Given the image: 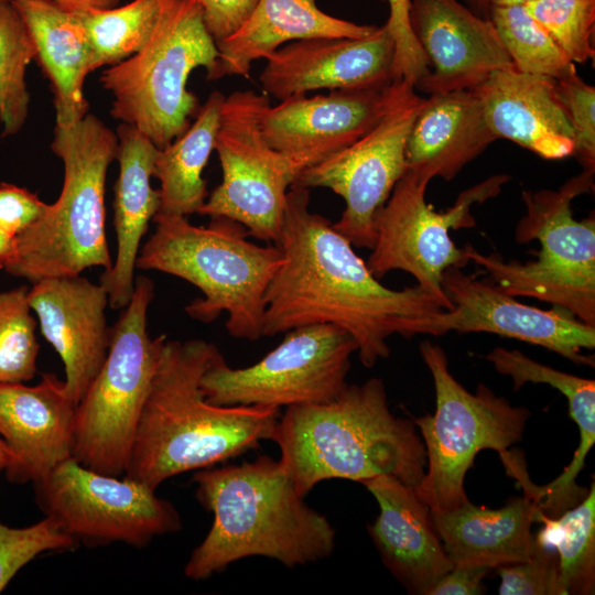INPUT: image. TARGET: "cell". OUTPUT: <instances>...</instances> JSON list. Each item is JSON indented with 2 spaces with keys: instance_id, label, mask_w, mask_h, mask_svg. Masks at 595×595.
I'll use <instances>...</instances> for the list:
<instances>
[{
  "instance_id": "obj_27",
  "label": "cell",
  "mask_w": 595,
  "mask_h": 595,
  "mask_svg": "<svg viewBox=\"0 0 595 595\" xmlns=\"http://www.w3.org/2000/svg\"><path fill=\"white\" fill-rule=\"evenodd\" d=\"M527 496L489 509L469 499L462 506L432 512L434 528L454 565L496 569L528 560L537 547L531 527L539 513Z\"/></svg>"
},
{
  "instance_id": "obj_35",
  "label": "cell",
  "mask_w": 595,
  "mask_h": 595,
  "mask_svg": "<svg viewBox=\"0 0 595 595\" xmlns=\"http://www.w3.org/2000/svg\"><path fill=\"white\" fill-rule=\"evenodd\" d=\"M524 7L574 64L594 60L595 0H532Z\"/></svg>"
},
{
  "instance_id": "obj_37",
  "label": "cell",
  "mask_w": 595,
  "mask_h": 595,
  "mask_svg": "<svg viewBox=\"0 0 595 595\" xmlns=\"http://www.w3.org/2000/svg\"><path fill=\"white\" fill-rule=\"evenodd\" d=\"M556 91L574 131V153L584 170L595 171V87L577 73L555 79Z\"/></svg>"
},
{
  "instance_id": "obj_47",
  "label": "cell",
  "mask_w": 595,
  "mask_h": 595,
  "mask_svg": "<svg viewBox=\"0 0 595 595\" xmlns=\"http://www.w3.org/2000/svg\"><path fill=\"white\" fill-rule=\"evenodd\" d=\"M532 0H488L490 7H507L516 4H526Z\"/></svg>"
},
{
  "instance_id": "obj_43",
  "label": "cell",
  "mask_w": 595,
  "mask_h": 595,
  "mask_svg": "<svg viewBox=\"0 0 595 595\" xmlns=\"http://www.w3.org/2000/svg\"><path fill=\"white\" fill-rule=\"evenodd\" d=\"M13 0H0L11 2ZM68 10H87L116 7L120 0H53Z\"/></svg>"
},
{
  "instance_id": "obj_10",
  "label": "cell",
  "mask_w": 595,
  "mask_h": 595,
  "mask_svg": "<svg viewBox=\"0 0 595 595\" xmlns=\"http://www.w3.org/2000/svg\"><path fill=\"white\" fill-rule=\"evenodd\" d=\"M420 353L433 378L436 408L414 420L426 454L425 474L414 491L430 511H450L468 500L464 482L476 455L483 450L501 454L519 442L530 411L484 385L475 393L466 390L439 345L424 340Z\"/></svg>"
},
{
  "instance_id": "obj_33",
  "label": "cell",
  "mask_w": 595,
  "mask_h": 595,
  "mask_svg": "<svg viewBox=\"0 0 595 595\" xmlns=\"http://www.w3.org/2000/svg\"><path fill=\"white\" fill-rule=\"evenodd\" d=\"M35 48L12 2H0V123L2 136H14L29 116L30 93L25 74Z\"/></svg>"
},
{
  "instance_id": "obj_30",
  "label": "cell",
  "mask_w": 595,
  "mask_h": 595,
  "mask_svg": "<svg viewBox=\"0 0 595 595\" xmlns=\"http://www.w3.org/2000/svg\"><path fill=\"white\" fill-rule=\"evenodd\" d=\"M544 524L536 539L555 549L563 595H591L595 591V484L584 499L551 518L539 511Z\"/></svg>"
},
{
  "instance_id": "obj_1",
  "label": "cell",
  "mask_w": 595,
  "mask_h": 595,
  "mask_svg": "<svg viewBox=\"0 0 595 595\" xmlns=\"http://www.w3.org/2000/svg\"><path fill=\"white\" fill-rule=\"evenodd\" d=\"M310 190L291 185L281 238L284 260L266 294L263 336L331 324L357 344L361 364L389 356L388 338L413 336L414 323L451 306L420 285H382L350 241L312 213Z\"/></svg>"
},
{
  "instance_id": "obj_26",
  "label": "cell",
  "mask_w": 595,
  "mask_h": 595,
  "mask_svg": "<svg viewBox=\"0 0 595 595\" xmlns=\"http://www.w3.org/2000/svg\"><path fill=\"white\" fill-rule=\"evenodd\" d=\"M376 28L331 15L316 0H258L240 28L216 43L218 56L207 78H248L255 61L266 60L286 42L316 36L357 39Z\"/></svg>"
},
{
  "instance_id": "obj_32",
  "label": "cell",
  "mask_w": 595,
  "mask_h": 595,
  "mask_svg": "<svg viewBox=\"0 0 595 595\" xmlns=\"http://www.w3.org/2000/svg\"><path fill=\"white\" fill-rule=\"evenodd\" d=\"M488 19L516 71L553 79L576 74L575 64L524 4L490 7Z\"/></svg>"
},
{
  "instance_id": "obj_44",
  "label": "cell",
  "mask_w": 595,
  "mask_h": 595,
  "mask_svg": "<svg viewBox=\"0 0 595 595\" xmlns=\"http://www.w3.org/2000/svg\"><path fill=\"white\" fill-rule=\"evenodd\" d=\"M17 240L0 228V269L6 270L15 259Z\"/></svg>"
},
{
  "instance_id": "obj_15",
  "label": "cell",
  "mask_w": 595,
  "mask_h": 595,
  "mask_svg": "<svg viewBox=\"0 0 595 595\" xmlns=\"http://www.w3.org/2000/svg\"><path fill=\"white\" fill-rule=\"evenodd\" d=\"M425 100L407 90L361 138L300 172L292 185L326 187L345 201L334 228L355 247L372 249L375 219L407 170L405 144Z\"/></svg>"
},
{
  "instance_id": "obj_31",
  "label": "cell",
  "mask_w": 595,
  "mask_h": 595,
  "mask_svg": "<svg viewBox=\"0 0 595 595\" xmlns=\"http://www.w3.org/2000/svg\"><path fill=\"white\" fill-rule=\"evenodd\" d=\"M74 11L89 41L94 72L125 61L145 45L160 14V0Z\"/></svg>"
},
{
  "instance_id": "obj_13",
  "label": "cell",
  "mask_w": 595,
  "mask_h": 595,
  "mask_svg": "<svg viewBox=\"0 0 595 595\" xmlns=\"http://www.w3.org/2000/svg\"><path fill=\"white\" fill-rule=\"evenodd\" d=\"M509 180L507 174L491 175L463 191L448 209L436 212L425 201L430 181L407 169L376 216L369 270L377 278L392 270L408 272L418 285L452 307L441 285L442 275L450 268L465 267L469 260L450 231L474 227L472 206L498 195Z\"/></svg>"
},
{
  "instance_id": "obj_42",
  "label": "cell",
  "mask_w": 595,
  "mask_h": 595,
  "mask_svg": "<svg viewBox=\"0 0 595 595\" xmlns=\"http://www.w3.org/2000/svg\"><path fill=\"white\" fill-rule=\"evenodd\" d=\"M487 567L454 565L441 576L426 595H477L485 592L483 580Z\"/></svg>"
},
{
  "instance_id": "obj_14",
  "label": "cell",
  "mask_w": 595,
  "mask_h": 595,
  "mask_svg": "<svg viewBox=\"0 0 595 595\" xmlns=\"http://www.w3.org/2000/svg\"><path fill=\"white\" fill-rule=\"evenodd\" d=\"M34 488L44 513L77 541L140 548L182 528L174 506L155 489L126 476L98 473L74 457L35 482Z\"/></svg>"
},
{
  "instance_id": "obj_6",
  "label": "cell",
  "mask_w": 595,
  "mask_h": 595,
  "mask_svg": "<svg viewBox=\"0 0 595 595\" xmlns=\"http://www.w3.org/2000/svg\"><path fill=\"white\" fill-rule=\"evenodd\" d=\"M117 145V134L94 115L72 126L55 125L51 149L63 162L61 194L15 238L17 256L6 272L34 283L79 275L91 267L110 269L105 187Z\"/></svg>"
},
{
  "instance_id": "obj_2",
  "label": "cell",
  "mask_w": 595,
  "mask_h": 595,
  "mask_svg": "<svg viewBox=\"0 0 595 595\" xmlns=\"http://www.w3.org/2000/svg\"><path fill=\"white\" fill-rule=\"evenodd\" d=\"M220 354L204 339H164L123 476L156 489L272 440L280 409L206 400L201 380Z\"/></svg>"
},
{
  "instance_id": "obj_18",
  "label": "cell",
  "mask_w": 595,
  "mask_h": 595,
  "mask_svg": "<svg viewBox=\"0 0 595 595\" xmlns=\"http://www.w3.org/2000/svg\"><path fill=\"white\" fill-rule=\"evenodd\" d=\"M396 45L385 23L370 34L316 36L290 42L270 54L259 76L279 101L318 89H369L394 80Z\"/></svg>"
},
{
  "instance_id": "obj_12",
  "label": "cell",
  "mask_w": 595,
  "mask_h": 595,
  "mask_svg": "<svg viewBox=\"0 0 595 595\" xmlns=\"http://www.w3.org/2000/svg\"><path fill=\"white\" fill-rule=\"evenodd\" d=\"M269 104L267 94L253 90L225 97L214 145L223 181L197 214L230 218L250 237L278 245L296 171L262 133L260 119Z\"/></svg>"
},
{
  "instance_id": "obj_9",
  "label": "cell",
  "mask_w": 595,
  "mask_h": 595,
  "mask_svg": "<svg viewBox=\"0 0 595 595\" xmlns=\"http://www.w3.org/2000/svg\"><path fill=\"white\" fill-rule=\"evenodd\" d=\"M153 282L143 275L110 328L106 359L75 412L73 457L101 474L123 476L162 343L148 333Z\"/></svg>"
},
{
  "instance_id": "obj_41",
  "label": "cell",
  "mask_w": 595,
  "mask_h": 595,
  "mask_svg": "<svg viewBox=\"0 0 595 595\" xmlns=\"http://www.w3.org/2000/svg\"><path fill=\"white\" fill-rule=\"evenodd\" d=\"M204 22L216 43L236 32L252 12L258 0H197Z\"/></svg>"
},
{
  "instance_id": "obj_11",
  "label": "cell",
  "mask_w": 595,
  "mask_h": 595,
  "mask_svg": "<svg viewBox=\"0 0 595 595\" xmlns=\"http://www.w3.org/2000/svg\"><path fill=\"white\" fill-rule=\"evenodd\" d=\"M355 339L331 324L299 326L256 364L230 367L223 354L204 372L201 387L217 405H258L280 409L324 403L347 386Z\"/></svg>"
},
{
  "instance_id": "obj_22",
  "label": "cell",
  "mask_w": 595,
  "mask_h": 595,
  "mask_svg": "<svg viewBox=\"0 0 595 595\" xmlns=\"http://www.w3.org/2000/svg\"><path fill=\"white\" fill-rule=\"evenodd\" d=\"M472 90L496 139L512 141L548 160L573 155L574 131L555 79L511 67L494 71Z\"/></svg>"
},
{
  "instance_id": "obj_3",
  "label": "cell",
  "mask_w": 595,
  "mask_h": 595,
  "mask_svg": "<svg viewBox=\"0 0 595 595\" xmlns=\"http://www.w3.org/2000/svg\"><path fill=\"white\" fill-rule=\"evenodd\" d=\"M199 504L214 516L184 574L206 580L231 563L264 556L286 567L329 556L335 529L304 501L283 464L269 456L201 469L193 477Z\"/></svg>"
},
{
  "instance_id": "obj_23",
  "label": "cell",
  "mask_w": 595,
  "mask_h": 595,
  "mask_svg": "<svg viewBox=\"0 0 595 595\" xmlns=\"http://www.w3.org/2000/svg\"><path fill=\"white\" fill-rule=\"evenodd\" d=\"M379 506L369 534L387 569L411 592L426 595L454 563L414 488L381 475L361 483Z\"/></svg>"
},
{
  "instance_id": "obj_34",
  "label": "cell",
  "mask_w": 595,
  "mask_h": 595,
  "mask_svg": "<svg viewBox=\"0 0 595 595\" xmlns=\"http://www.w3.org/2000/svg\"><path fill=\"white\" fill-rule=\"evenodd\" d=\"M29 286L0 291V383L26 382L36 374L40 345Z\"/></svg>"
},
{
  "instance_id": "obj_17",
  "label": "cell",
  "mask_w": 595,
  "mask_h": 595,
  "mask_svg": "<svg viewBox=\"0 0 595 595\" xmlns=\"http://www.w3.org/2000/svg\"><path fill=\"white\" fill-rule=\"evenodd\" d=\"M413 85L394 79L369 89H335L269 104L260 119L267 142L293 164L296 175L366 134Z\"/></svg>"
},
{
  "instance_id": "obj_7",
  "label": "cell",
  "mask_w": 595,
  "mask_h": 595,
  "mask_svg": "<svg viewBox=\"0 0 595 595\" xmlns=\"http://www.w3.org/2000/svg\"><path fill=\"white\" fill-rule=\"evenodd\" d=\"M594 186V171L582 170L556 190L523 191L526 213L516 227V240H538L536 260L505 261L498 253L483 255L464 246L501 291L529 296L563 309L595 326V217L578 220L572 202Z\"/></svg>"
},
{
  "instance_id": "obj_29",
  "label": "cell",
  "mask_w": 595,
  "mask_h": 595,
  "mask_svg": "<svg viewBox=\"0 0 595 595\" xmlns=\"http://www.w3.org/2000/svg\"><path fill=\"white\" fill-rule=\"evenodd\" d=\"M225 97L218 90L213 91L198 108L194 122L159 150L153 171L160 181L158 214L186 217L198 213L206 202L202 173L214 150Z\"/></svg>"
},
{
  "instance_id": "obj_46",
  "label": "cell",
  "mask_w": 595,
  "mask_h": 595,
  "mask_svg": "<svg viewBox=\"0 0 595 595\" xmlns=\"http://www.w3.org/2000/svg\"><path fill=\"white\" fill-rule=\"evenodd\" d=\"M468 8H470L476 14L488 18L490 6L488 0H466Z\"/></svg>"
},
{
  "instance_id": "obj_28",
  "label": "cell",
  "mask_w": 595,
  "mask_h": 595,
  "mask_svg": "<svg viewBox=\"0 0 595 595\" xmlns=\"http://www.w3.org/2000/svg\"><path fill=\"white\" fill-rule=\"evenodd\" d=\"M35 48V58L50 82L57 126H72L89 109L86 76L93 72L86 31L73 10L53 0H13Z\"/></svg>"
},
{
  "instance_id": "obj_24",
  "label": "cell",
  "mask_w": 595,
  "mask_h": 595,
  "mask_svg": "<svg viewBox=\"0 0 595 595\" xmlns=\"http://www.w3.org/2000/svg\"><path fill=\"white\" fill-rule=\"evenodd\" d=\"M113 225L117 252L110 269L100 275L112 309H123L134 290V271L142 237L160 209V192L151 186L159 148L137 128L121 123L117 131Z\"/></svg>"
},
{
  "instance_id": "obj_40",
  "label": "cell",
  "mask_w": 595,
  "mask_h": 595,
  "mask_svg": "<svg viewBox=\"0 0 595 595\" xmlns=\"http://www.w3.org/2000/svg\"><path fill=\"white\" fill-rule=\"evenodd\" d=\"M48 208L35 193L14 184H0V228L18 237L41 219Z\"/></svg>"
},
{
  "instance_id": "obj_4",
  "label": "cell",
  "mask_w": 595,
  "mask_h": 595,
  "mask_svg": "<svg viewBox=\"0 0 595 595\" xmlns=\"http://www.w3.org/2000/svg\"><path fill=\"white\" fill-rule=\"evenodd\" d=\"M271 441L304 497L332 478L364 483L387 475L415 488L426 468L414 422L392 414L379 378L347 385L328 402L288 407Z\"/></svg>"
},
{
  "instance_id": "obj_36",
  "label": "cell",
  "mask_w": 595,
  "mask_h": 595,
  "mask_svg": "<svg viewBox=\"0 0 595 595\" xmlns=\"http://www.w3.org/2000/svg\"><path fill=\"white\" fill-rule=\"evenodd\" d=\"M76 543L77 540L48 516L25 528H11L0 522V593L39 554L72 549Z\"/></svg>"
},
{
  "instance_id": "obj_38",
  "label": "cell",
  "mask_w": 595,
  "mask_h": 595,
  "mask_svg": "<svg viewBox=\"0 0 595 595\" xmlns=\"http://www.w3.org/2000/svg\"><path fill=\"white\" fill-rule=\"evenodd\" d=\"M496 570L500 577V595H563L558 553L538 540L528 560Z\"/></svg>"
},
{
  "instance_id": "obj_39",
  "label": "cell",
  "mask_w": 595,
  "mask_h": 595,
  "mask_svg": "<svg viewBox=\"0 0 595 595\" xmlns=\"http://www.w3.org/2000/svg\"><path fill=\"white\" fill-rule=\"evenodd\" d=\"M389 4V18L386 22L396 45L394 79H403L414 86L425 76L429 62L421 50L409 20L410 0H386Z\"/></svg>"
},
{
  "instance_id": "obj_25",
  "label": "cell",
  "mask_w": 595,
  "mask_h": 595,
  "mask_svg": "<svg viewBox=\"0 0 595 595\" xmlns=\"http://www.w3.org/2000/svg\"><path fill=\"white\" fill-rule=\"evenodd\" d=\"M495 140L472 89L429 95L408 136L407 169L451 181Z\"/></svg>"
},
{
  "instance_id": "obj_19",
  "label": "cell",
  "mask_w": 595,
  "mask_h": 595,
  "mask_svg": "<svg viewBox=\"0 0 595 595\" xmlns=\"http://www.w3.org/2000/svg\"><path fill=\"white\" fill-rule=\"evenodd\" d=\"M411 30L432 71L415 89L429 95L473 89L512 63L488 18L458 0H410Z\"/></svg>"
},
{
  "instance_id": "obj_20",
  "label": "cell",
  "mask_w": 595,
  "mask_h": 595,
  "mask_svg": "<svg viewBox=\"0 0 595 595\" xmlns=\"http://www.w3.org/2000/svg\"><path fill=\"white\" fill-rule=\"evenodd\" d=\"M28 299L42 335L64 364L66 390L78 404L108 353V293L79 274L36 281Z\"/></svg>"
},
{
  "instance_id": "obj_8",
  "label": "cell",
  "mask_w": 595,
  "mask_h": 595,
  "mask_svg": "<svg viewBox=\"0 0 595 595\" xmlns=\"http://www.w3.org/2000/svg\"><path fill=\"white\" fill-rule=\"evenodd\" d=\"M218 50L197 0H160V14L145 45L101 74L112 96L111 116L137 128L159 149L167 147L196 116L197 97L187 90L197 67L209 73Z\"/></svg>"
},
{
  "instance_id": "obj_16",
  "label": "cell",
  "mask_w": 595,
  "mask_h": 595,
  "mask_svg": "<svg viewBox=\"0 0 595 595\" xmlns=\"http://www.w3.org/2000/svg\"><path fill=\"white\" fill-rule=\"evenodd\" d=\"M441 285L452 307L418 320L413 336L491 333L544 347L573 363L594 366L593 358L582 353L595 347V326L565 310H541L521 303L491 280L467 275L455 267L444 271Z\"/></svg>"
},
{
  "instance_id": "obj_21",
  "label": "cell",
  "mask_w": 595,
  "mask_h": 595,
  "mask_svg": "<svg viewBox=\"0 0 595 595\" xmlns=\"http://www.w3.org/2000/svg\"><path fill=\"white\" fill-rule=\"evenodd\" d=\"M76 407L54 374L35 386L0 383V437L17 458L10 482L34 484L73 457Z\"/></svg>"
},
{
  "instance_id": "obj_5",
  "label": "cell",
  "mask_w": 595,
  "mask_h": 595,
  "mask_svg": "<svg viewBox=\"0 0 595 595\" xmlns=\"http://www.w3.org/2000/svg\"><path fill=\"white\" fill-rule=\"evenodd\" d=\"M155 230L142 246L137 269L155 270L198 288L203 298L185 307L203 323L227 312L232 337L257 340L263 336L267 290L283 263L278 245L259 246L248 239L240 223L210 217L195 226L185 216L156 214Z\"/></svg>"
},
{
  "instance_id": "obj_45",
  "label": "cell",
  "mask_w": 595,
  "mask_h": 595,
  "mask_svg": "<svg viewBox=\"0 0 595 595\" xmlns=\"http://www.w3.org/2000/svg\"><path fill=\"white\" fill-rule=\"evenodd\" d=\"M17 465V458L4 441L0 437V474L6 472L9 476Z\"/></svg>"
}]
</instances>
